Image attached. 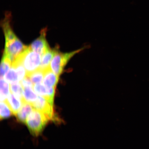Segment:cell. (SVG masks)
I'll use <instances>...</instances> for the list:
<instances>
[{"label": "cell", "mask_w": 149, "mask_h": 149, "mask_svg": "<svg viewBox=\"0 0 149 149\" xmlns=\"http://www.w3.org/2000/svg\"><path fill=\"white\" fill-rule=\"evenodd\" d=\"M49 120L43 113L34 109L28 116L26 124L31 134L37 136Z\"/></svg>", "instance_id": "cell-1"}, {"label": "cell", "mask_w": 149, "mask_h": 149, "mask_svg": "<svg viewBox=\"0 0 149 149\" xmlns=\"http://www.w3.org/2000/svg\"><path fill=\"white\" fill-rule=\"evenodd\" d=\"M33 89L39 96L45 98L52 106L54 105L55 88L47 87L41 83L35 84Z\"/></svg>", "instance_id": "cell-7"}, {"label": "cell", "mask_w": 149, "mask_h": 149, "mask_svg": "<svg viewBox=\"0 0 149 149\" xmlns=\"http://www.w3.org/2000/svg\"><path fill=\"white\" fill-rule=\"evenodd\" d=\"M12 62L10 59L4 54L1 59V77L3 79L8 71L12 66Z\"/></svg>", "instance_id": "cell-13"}, {"label": "cell", "mask_w": 149, "mask_h": 149, "mask_svg": "<svg viewBox=\"0 0 149 149\" xmlns=\"http://www.w3.org/2000/svg\"><path fill=\"white\" fill-rule=\"evenodd\" d=\"M56 50L48 49L43 55L42 56L40 68L43 70H45L49 68L50 63L53 59L56 53Z\"/></svg>", "instance_id": "cell-11"}, {"label": "cell", "mask_w": 149, "mask_h": 149, "mask_svg": "<svg viewBox=\"0 0 149 149\" xmlns=\"http://www.w3.org/2000/svg\"><path fill=\"white\" fill-rule=\"evenodd\" d=\"M38 96L31 87L23 88V101L31 104L36 101Z\"/></svg>", "instance_id": "cell-12"}, {"label": "cell", "mask_w": 149, "mask_h": 149, "mask_svg": "<svg viewBox=\"0 0 149 149\" xmlns=\"http://www.w3.org/2000/svg\"><path fill=\"white\" fill-rule=\"evenodd\" d=\"M34 109L41 111L49 118L50 120L58 122L59 119L56 116L53 109V106L45 98L40 96L32 105Z\"/></svg>", "instance_id": "cell-5"}, {"label": "cell", "mask_w": 149, "mask_h": 149, "mask_svg": "<svg viewBox=\"0 0 149 149\" xmlns=\"http://www.w3.org/2000/svg\"><path fill=\"white\" fill-rule=\"evenodd\" d=\"M9 84L3 79H1V101H6L10 94Z\"/></svg>", "instance_id": "cell-15"}, {"label": "cell", "mask_w": 149, "mask_h": 149, "mask_svg": "<svg viewBox=\"0 0 149 149\" xmlns=\"http://www.w3.org/2000/svg\"><path fill=\"white\" fill-rule=\"evenodd\" d=\"M83 48L70 53H63L56 50V53L51 61L50 67L54 73L59 77L64 67L70 59Z\"/></svg>", "instance_id": "cell-3"}, {"label": "cell", "mask_w": 149, "mask_h": 149, "mask_svg": "<svg viewBox=\"0 0 149 149\" xmlns=\"http://www.w3.org/2000/svg\"><path fill=\"white\" fill-rule=\"evenodd\" d=\"M28 47L22 43L17 38L12 41L5 42L4 54L9 58L13 63L16 58L26 49Z\"/></svg>", "instance_id": "cell-4"}, {"label": "cell", "mask_w": 149, "mask_h": 149, "mask_svg": "<svg viewBox=\"0 0 149 149\" xmlns=\"http://www.w3.org/2000/svg\"><path fill=\"white\" fill-rule=\"evenodd\" d=\"M34 109L31 104L24 102L22 107L16 115L19 122L26 124V121L29 115Z\"/></svg>", "instance_id": "cell-9"}, {"label": "cell", "mask_w": 149, "mask_h": 149, "mask_svg": "<svg viewBox=\"0 0 149 149\" xmlns=\"http://www.w3.org/2000/svg\"><path fill=\"white\" fill-rule=\"evenodd\" d=\"M6 102L15 116L19 110L23 103V101L20 98L11 92Z\"/></svg>", "instance_id": "cell-10"}, {"label": "cell", "mask_w": 149, "mask_h": 149, "mask_svg": "<svg viewBox=\"0 0 149 149\" xmlns=\"http://www.w3.org/2000/svg\"><path fill=\"white\" fill-rule=\"evenodd\" d=\"M20 83L23 88H26V87H31L33 88L34 86L33 84L30 79L29 76L26 75L22 81L20 82Z\"/></svg>", "instance_id": "cell-19"}, {"label": "cell", "mask_w": 149, "mask_h": 149, "mask_svg": "<svg viewBox=\"0 0 149 149\" xmlns=\"http://www.w3.org/2000/svg\"><path fill=\"white\" fill-rule=\"evenodd\" d=\"M14 115L13 112L6 101L1 102V120L6 119Z\"/></svg>", "instance_id": "cell-16"}, {"label": "cell", "mask_w": 149, "mask_h": 149, "mask_svg": "<svg viewBox=\"0 0 149 149\" xmlns=\"http://www.w3.org/2000/svg\"><path fill=\"white\" fill-rule=\"evenodd\" d=\"M10 92L12 93L23 101V88L21 84L18 83L11 84Z\"/></svg>", "instance_id": "cell-17"}, {"label": "cell", "mask_w": 149, "mask_h": 149, "mask_svg": "<svg viewBox=\"0 0 149 149\" xmlns=\"http://www.w3.org/2000/svg\"><path fill=\"white\" fill-rule=\"evenodd\" d=\"M46 31V29L42 30L40 36L29 46L33 51L40 54L41 56L43 55L50 48L45 38Z\"/></svg>", "instance_id": "cell-6"}, {"label": "cell", "mask_w": 149, "mask_h": 149, "mask_svg": "<svg viewBox=\"0 0 149 149\" xmlns=\"http://www.w3.org/2000/svg\"><path fill=\"white\" fill-rule=\"evenodd\" d=\"M44 71L40 68L31 73L26 74L29 76L33 84L41 83L44 79Z\"/></svg>", "instance_id": "cell-14"}, {"label": "cell", "mask_w": 149, "mask_h": 149, "mask_svg": "<svg viewBox=\"0 0 149 149\" xmlns=\"http://www.w3.org/2000/svg\"><path fill=\"white\" fill-rule=\"evenodd\" d=\"M40 54L33 51L29 46L17 58L21 61L27 74L31 73L40 68Z\"/></svg>", "instance_id": "cell-2"}, {"label": "cell", "mask_w": 149, "mask_h": 149, "mask_svg": "<svg viewBox=\"0 0 149 149\" xmlns=\"http://www.w3.org/2000/svg\"><path fill=\"white\" fill-rule=\"evenodd\" d=\"M6 81L10 84L19 82L17 73L13 67L12 66L5 76Z\"/></svg>", "instance_id": "cell-18"}, {"label": "cell", "mask_w": 149, "mask_h": 149, "mask_svg": "<svg viewBox=\"0 0 149 149\" xmlns=\"http://www.w3.org/2000/svg\"><path fill=\"white\" fill-rule=\"evenodd\" d=\"M59 77L52 71L50 67L44 70L43 83L46 86L55 88L58 82Z\"/></svg>", "instance_id": "cell-8"}]
</instances>
